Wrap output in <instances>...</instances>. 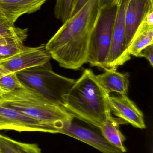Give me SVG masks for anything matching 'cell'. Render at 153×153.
<instances>
[{"label": "cell", "mask_w": 153, "mask_h": 153, "mask_svg": "<svg viewBox=\"0 0 153 153\" xmlns=\"http://www.w3.org/2000/svg\"><path fill=\"white\" fill-rule=\"evenodd\" d=\"M100 10L99 0H88L45 45L47 52L61 67L77 70L87 63L91 35Z\"/></svg>", "instance_id": "1"}, {"label": "cell", "mask_w": 153, "mask_h": 153, "mask_svg": "<svg viewBox=\"0 0 153 153\" xmlns=\"http://www.w3.org/2000/svg\"><path fill=\"white\" fill-rule=\"evenodd\" d=\"M110 95L93 71L85 69L65 95L62 106L74 117L99 128L111 116Z\"/></svg>", "instance_id": "2"}, {"label": "cell", "mask_w": 153, "mask_h": 153, "mask_svg": "<svg viewBox=\"0 0 153 153\" xmlns=\"http://www.w3.org/2000/svg\"><path fill=\"white\" fill-rule=\"evenodd\" d=\"M0 105L10 107L55 128L60 123L73 121V116L62 106L46 99L26 86L6 93L0 97Z\"/></svg>", "instance_id": "3"}, {"label": "cell", "mask_w": 153, "mask_h": 153, "mask_svg": "<svg viewBox=\"0 0 153 153\" xmlns=\"http://www.w3.org/2000/svg\"><path fill=\"white\" fill-rule=\"evenodd\" d=\"M22 83L37 91L49 100L62 106L64 98L74 83V79L56 73L50 62L16 73Z\"/></svg>", "instance_id": "4"}, {"label": "cell", "mask_w": 153, "mask_h": 153, "mask_svg": "<svg viewBox=\"0 0 153 153\" xmlns=\"http://www.w3.org/2000/svg\"><path fill=\"white\" fill-rule=\"evenodd\" d=\"M117 8L114 4L100 10L89 45L87 62L92 66L107 69Z\"/></svg>", "instance_id": "5"}, {"label": "cell", "mask_w": 153, "mask_h": 153, "mask_svg": "<svg viewBox=\"0 0 153 153\" xmlns=\"http://www.w3.org/2000/svg\"><path fill=\"white\" fill-rule=\"evenodd\" d=\"M129 1L122 0L118 5L107 69L116 70L131 59L125 44V13Z\"/></svg>", "instance_id": "6"}, {"label": "cell", "mask_w": 153, "mask_h": 153, "mask_svg": "<svg viewBox=\"0 0 153 153\" xmlns=\"http://www.w3.org/2000/svg\"><path fill=\"white\" fill-rule=\"evenodd\" d=\"M51 58L44 44L37 47H26L22 52L0 60V78L27 68L49 62Z\"/></svg>", "instance_id": "7"}, {"label": "cell", "mask_w": 153, "mask_h": 153, "mask_svg": "<svg viewBox=\"0 0 153 153\" xmlns=\"http://www.w3.org/2000/svg\"><path fill=\"white\" fill-rule=\"evenodd\" d=\"M1 130L55 134L54 127L10 107L0 105V130Z\"/></svg>", "instance_id": "8"}, {"label": "cell", "mask_w": 153, "mask_h": 153, "mask_svg": "<svg viewBox=\"0 0 153 153\" xmlns=\"http://www.w3.org/2000/svg\"><path fill=\"white\" fill-rule=\"evenodd\" d=\"M56 134H61L85 143L102 153H123L109 143L102 136L93 130L73 123L62 122L56 127Z\"/></svg>", "instance_id": "9"}, {"label": "cell", "mask_w": 153, "mask_h": 153, "mask_svg": "<svg viewBox=\"0 0 153 153\" xmlns=\"http://www.w3.org/2000/svg\"><path fill=\"white\" fill-rule=\"evenodd\" d=\"M108 102L111 112L126 124L140 129L146 128L143 112L127 95H110Z\"/></svg>", "instance_id": "10"}, {"label": "cell", "mask_w": 153, "mask_h": 153, "mask_svg": "<svg viewBox=\"0 0 153 153\" xmlns=\"http://www.w3.org/2000/svg\"><path fill=\"white\" fill-rule=\"evenodd\" d=\"M153 10V0H129L125 13V44L128 47L137 29Z\"/></svg>", "instance_id": "11"}, {"label": "cell", "mask_w": 153, "mask_h": 153, "mask_svg": "<svg viewBox=\"0 0 153 153\" xmlns=\"http://www.w3.org/2000/svg\"><path fill=\"white\" fill-rule=\"evenodd\" d=\"M48 0H0V10L13 25L25 14L34 13L41 9Z\"/></svg>", "instance_id": "12"}, {"label": "cell", "mask_w": 153, "mask_h": 153, "mask_svg": "<svg viewBox=\"0 0 153 153\" xmlns=\"http://www.w3.org/2000/svg\"><path fill=\"white\" fill-rule=\"evenodd\" d=\"M104 70V73L96 76L106 91L109 94L115 92L120 95H127L129 83L128 74L121 73L114 69Z\"/></svg>", "instance_id": "13"}, {"label": "cell", "mask_w": 153, "mask_h": 153, "mask_svg": "<svg viewBox=\"0 0 153 153\" xmlns=\"http://www.w3.org/2000/svg\"><path fill=\"white\" fill-rule=\"evenodd\" d=\"M124 124L126 123L120 119L113 117L111 115L99 128L103 138L111 146L123 153L127 152L124 145L126 138L121 133L119 126Z\"/></svg>", "instance_id": "14"}, {"label": "cell", "mask_w": 153, "mask_h": 153, "mask_svg": "<svg viewBox=\"0 0 153 153\" xmlns=\"http://www.w3.org/2000/svg\"><path fill=\"white\" fill-rule=\"evenodd\" d=\"M153 44V26L144 20L137 29L128 47L130 55L139 57L141 52L148 46Z\"/></svg>", "instance_id": "15"}, {"label": "cell", "mask_w": 153, "mask_h": 153, "mask_svg": "<svg viewBox=\"0 0 153 153\" xmlns=\"http://www.w3.org/2000/svg\"><path fill=\"white\" fill-rule=\"evenodd\" d=\"M0 153H42L38 145L16 141L0 134Z\"/></svg>", "instance_id": "16"}, {"label": "cell", "mask_w": 153, "mask_h": 153, "mask_svg": "<svg viewBox=\"0 0 153 153\" xmlns=\"http://www.w3.org/2000/svg\"><path fill=\"white\" fill-rule=\"evenodd\" d=\"M27 37L0 36V60L14 55L25 49Z\"/></svg>", "instance_id": "17"}, {"label": "cell", "mask_w": 153, "mask_h": 153, "mask_svg": "<svg viewBox=\"0 0 153 153\" xmlns=\"http://www.w3.org/2000/svg\"><path fill=\"white\" fill-rule=\"evenodd\" d=\"M28 29L16 27L7 19L0 10V36L28 37Z\"/></svg>", "instance_id": "18"}, {"label": "cell", "mask_w": 153, "mask_h": 153, "mask_svg": "<svg viewBox=\"0 0 153 153\" xmlns=\"http://www.w3.org/2000/svg\"><path fill=\"white\" fill-rule=\"evenodd\" d=\"M73 0H56L54 9L55 17L63 23L69 18Z\"/></svg>", "instance_id": "19"}, {"label": "cell", "mask_w": 153, "mask_h": 153, "mask_svg": "<svg viewBox=\"0 0 153 153\" xmlns=\"http://www.w3.org/2000/svg\"><path fill=\"white\" fill-rule=\"evenodd\" d=\"M23 86L24 85L19 80L16 73L0 78V88L6 92L22 88Z\"/></svg>", "instance_id": "20"}, {"label": "cell", "mask_w": 153, "mask_h": 153, "mask_svg": "<svg viewBox=\"0 0 153 153\" xmlns=\"http://www.w3.org/2000/svg\"><path fill=\"white\" fill-rule=\"evenodd\" d=\"M139 57L147 59L151 66H153V44L148 46L141 52Z\"/></svg>", "instance_id": "21"}, {"label": "cell", "mask_w": 153, "mask_h": 153, "mask_svg": "<svg viewBox=\"0 0 153 153\" xmlns=\"http://www.w3.org/2000/svg\"><path fill=\"white\" fill-rule=\"evenodd\" d=\"M88 0H73L69 18L72 17L88 1ZM68 18V19H69Z\"/></svg>", "instance_id": "22"}, {"label": "cell", "mask_w": 153, "mask_h": 153, "mask_svg": "<svg viewBox=\"0 0 153 153\" xmlns=\"http://www.w3.org/2000/svg\"><path fill=\"white\" fill-rule=\"evenodd\" d=\"M116 0H99V6L100 9L105 8L114 4H116Z\"/></svg>", "instance_id": "23"}, {"label": "cell", "mask_w": 153, "mask_h": 153, "mask_svg": "<svg viewBox=\"0 0 153 153\" xmlns=\"http://www.w3.org/2000/svg\"><path fill=\"white\" fill-rule=\"evenodd\" d=\"M144 20L151 26H153V10H151L146 15Z\"/></svg>", "instance_id": "24"}, {"label": "cell", "mask_w": 153, "mask_h": 153, "mask_svg": "<svg viewBox=\"0 0 153 153\" xmlns=\"http://www.w3.org/2000/svg\"><path fill=\"white\" fill-rule=\"evenodd\" d=\"M6 92H5V91H4V90H3L2 89H1V88H0V97L1 96H2L3 94H5V93H6Z\"/></svg>", "instance_id": "25"}, {"label": "cell", "mask_w": 153, "mask_h": 153, "mask_svg": "<svg viewBox=\"0 0 153 153\" xmlns=\"http://www.w3.org/2000/svg\"><path fill=\"white\" fill-rule=\"evenodd\" d=\"M121 1H122V0H116V4H117V5H118V4L120 3V2Z\"/></svg>", "instance_id": "26"}]
</instances>
